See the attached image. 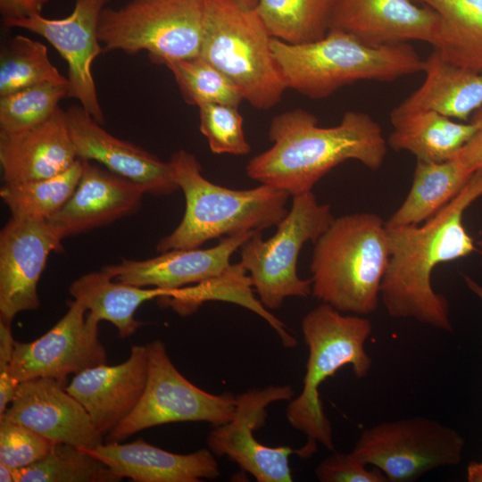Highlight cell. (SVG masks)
Wrapping results in <instances>:
<instances>
[{"instance_id":"cell-1","label":"cell","mask_w":482,"mask_h":482,"mask_svg":"<svg viewBox=\"0 0 482 482\" xmlns=\"http://www.w3.org/2000/svg\"><path fill=\"white\" fill-rule=\"evenodd\" d=\"M482 195V167L458 193L421 225L387 227L389 261L380 298L395 319H413L431 328L453 332L449 303L431 284L435 268L472 253L476 243L466 230L463 215Z\"/></svg>"},{"instance_id":"cell-2","label":"cell","mask_w":482,"mask_h":482,"mask_svg":"<svg viewBox=\"0 0 482 482\" xmlns=\"http://www.w3.org/2000/svg\"><path fill=\"white\" fill-rule=\"evenodd\" d=\"M272 145L248 162L247 176L295 195L312 191L328 172L347 160L378 170L387 153L379 124L368 113L345 112L333 127H320L303 109L278 114L270 121Z\"/></svg>"},{"instance_id":"cell-3","label":"cell","mask_w":482,"mask_h":482,"mask_svg":"<svg viewBox=\"0 0 482 482\" xmlns=\"http://www.w3.org/2000/svg\"><path fill=\"white\" fill-rule=\"evenodd\" d=\"M388 261L387 228L379 215L334 218L314 243L312 295L342 312L370 314L378 306Z\"/></svg>"},{"instance_id":"cell-4","label":"cell","mask_w":482,"mask_h":482,"mask_svg":"<svg viewBox=\"0 0 482 482\" xmlns=\"http://www.w3.org/2000/svg\"><path fill=\"white\" fill-rule=\"evenodd\" d=\"M173 179L186 200L178 227L162 237L156 251L199 248L205 242L277 226L286 216L290 195L270 185L245 190L216 185L202 174L197 159L186 150L169 160Z\"/></svg>"},{"instance_id":"cell-5","label":"cell","mask_w":482,"mask_h":482,"mask_svg":"<svg viewBox=\"0 0 482 482\" xmlns=\"http://www.w3.org/2000/svg\"><path fill=\"white\" fill-rule=\"evenodd\" d=\"M301 328L308 347L306 371L302 391L290 400L286 416L295 429L306 436V443L295 453L308 459L317 452L318 445L335 451L333 428L323 409L320 387L346 365L357 378L368 376L372 359L365 345L373 327L363 316L345 313L322 303L303 316Z\"/></svg>"},{"instance_id":"cell-6","label":"cell","mask_w":482,"mask_h":482,"mask_svg":"<svg viewBox=\"0 0 482 482\" xmlns=\"http://www.w3.org/2000/svg\"><path fill=\"white\" fill-rule=\"evenodd\" d=\"M270 46L287 88L312 99L359 80L391 82L423 71L425 64L408 43L369 46L336 29L298 45L272 37Z\"/></svg>"},{"instance_id":"cell-7","label":"cell","mask_w":482,"mask_h":482,"mask_svg":"<svg viewBox=\"0 0 482 482\" xmlns=\"http://www.w3.org/2000/svg\"><path fill=\"white\" fill-rule=\"evenodd\" d=\"M271 38L254 8L239 0H204L199 55L262 111L277 105L287 88L272 54Z\"/></svg>"},{"instance_id":"cell-8","label":"cell","mask_w":482,"mask_h":482,"mask_svg":"<svg viewBox=\"0 0 482 482\" xmlns=\"http://www.w3.org/2000/svg\"><path fill=\"white\" fill-rule=\"evenodd\" d=\"M292 197L290 210L270 238L264 240L256 231L240 247L239 263L267 310L281 308L289 296L312 295L311 279L297 274L299 253L307 241L315 243L334 220L330 204H319L312 191Z\"/></svg>"},{"instance_id":"cell-9","label":"cell","mask_w":482,"mask_h":482,"mask_svg":"<svg viewBox=\"0 0 482 482\" xmlns=\"http://www.w3.org/2000/svg\"><path fill=\"white\" fill-rule=\"evenodd\" d=\"M204 0H132L119 8H104L98 37L104 52L129 54L146 51L152 62L198 56Z\"/></svg>"},{"instance_id":"cell-10","label":"cell","mask_w":482,"mask_h":482,"mask_svg":"<svg viewBox=\"0 0 482 482\" xmlns=\"http://www.w3.org/2000/svg\"><path fill=\"white\" fill-rule=\"evenodd\" d=\"M465 444L456 429L413 416L364 429L351 453L364 465L378 469L387 482H413L433 470L458 465Z\"/></svg>"},{"instance_id":"cell-11","label":"cell","mask_w":482,"mask_h":482,"mask_svg":"<svg viewBox=\"0 0 482 482\" xmlns=\"http://www.w3.org/2000/svg\"><path fill=\"white\" fill-rule=\"evenodd\" d=\"M147 347V380L134 411L107 435L108 442H120L155 426L204 421L218 426L231 420L236 397L213 395L187 380L174 366L165 345L155 340Z\"/></svg>"},{"instance_id":"cell-12","label":"cell","mask_w":482,"mask_h":482,"mask_svg":"<svg viewBox=\"0 0 482 482\" xmlns=\"http://www.w3.org/2000/svg\"><path fill=\"white\" fill-rule=\"evenodd\" d=\"M46 333L31 342L14 343L10 374L19 382L50 378L67 386V378L107 362L99 339V320L77 300Z\"/></svg>"},{"instance_id":"cell-13","label":"cell","mask_w":482,"mask_h":482,"mask_svg":"<svg viewBox=\"0 0 482 482\" xmlns=\"http://www.w3.org/2000/svg\"><path fill=\"white\" fill-rule=\"evenodd\" d=\"M294 395L289 385L253 388L237 395L231 420L214 426L208 434V449L216 456L229 458L258 482L293 481L289 457L295 450L264 445L253 432L265 424L270 404L290 401Z\"/></svg>"},{"instance_id":"cell-14","label":"cell","mask_w":482,"mask_h":482,"mask_svg":"<svg viewBox=\"0 0 482 482\" xmlns=\"http://www.w3.org/2000/svg\"><path fill=\"white\" fill-rule=\"evenodd\" d=\"M110 0H76L71 13L62 19L35 14L21 19H3L4 26L20 28L45 37L68 66L67 96L80 105L100 124L104 115L100 106L92 73L94 60L104 52L98 37V23Z\"/></svg>"},{"instance_id":"cell-15","label":"cell","mask_w":482,"mask_h":482,"mask_svg":"<svg viewBox=\"0 0 482 482\" xmlns=\"http://www.w3.org/2000/svg\"><path fill=\"white\" fill-rule=\"evenodd\" d=\"M62 239L48 221L11 217L0 232V320L12 323L23 311L40 306L37 283Z\"/></svg>"},{"instance_id":"cell-16","label":"cell","mask_w":482,"mask_h":482,"mask_svg":"<svg viewBox=\"0 0 482 482\" xmlns=\"http://www.w3.org/2000/svg\"><path fill=\"white\" fill-rule=\"evenodd\" d=\"M65 386L50 378L22 381L0 419L22 424L54 444L93 449L104 443V436Z\"/></svg>"},{"instance_id":"cell-17","label":"cell","mask_w":482,"mask_h":482,"mask_svg":"<svg viewBox=\"0 0 482 482\" xmlns=\"http://www.w3.org/2000/svg\"><path fill=\"white\" fill-rule=\"evenodd\" d=\"M79 159L95 161L141 186L145 193L165 195L178 191L170 162L107 132L81 105L65 111Z\"/></svg>"},{"instance_id":"cell-18","label":"cell","mask_w":482,"mask_h":482,"mask_svg":"<svg viewBox=\"0 0 482 482\" xmlns=\"http://www.w3.org/2000/svg\"><path fill=\"white\" fill-rule=\"evenodd\" d=\"M439 19L411 0H337L330 29L347 33L369 46L423 41L434 44Z\"/></svg>"},{"instance_id":"cell-19","label":"cell","mask_w":482,"mask_h":482,"mask_svg":"<svg viewBox=\"0 0 482 482\" xmlns=\"http://www.w3.org/2000/svg\"><path fill=\"white\" fill-rule=\"evenodd\" d=\"M146 380V345H133L125 362L88 368L65 389L86 409L97 431L107 436L137 407Z\"/></svg>"},{"instance_id":"cell-20","label":"cell","mask_w":482,"mask_h":482,"mask_svg":"<svg viewBox=\"0 0 482 482\" xmlns=\"http://www.w3.org/2000/svg\"><path fill=\"white\" fill-rule=\"evenodd\" d=\"M144 194V188L134 181L82 160L73 194L47 221L63 240L134 213L140 208Z\"/></svg>"},{"instance_id":"cell-21","label":"cell","mask_w":482,"mask_h":482,"mask_svg":"<svg viewBox=\"0 0 482 482\" xmlns=\"http://www.w3.org/2000/svg\"><path fill=\"white\" fill-rule=\"evenodd\" d=\"M255 232L221 237L206 249H174L147 260L122 259L103 269L122 283L174 290L224 275L232 266L231 255Z\"/></svg>"},{"instance_id":"cell-22","label":"cell","mask_w":482,"mask_h":482,"mask_svg":"<svg viewBox=\"0 0 482 482\" xmlns=\"http://www.w3.org/2000/svg\"><path fill=\"white\" fill-rule=\"evenodd\" d=\"M77 160L65 111L60 106L49 119L35 127L20 132H0L4 183L50 178Z\"/></svg>"},{"instance_id":"cell-23","label":"cell","mask_w":482,"mask_h":482,"mask_svg":"<svg viewBox=\"0 0 482 482\" xmlns=\"http://www.w3.org/2000/svg\"><path fill=\"white\" fill-rule=\"evenodd\" d=\"M121 478L136 482H198L220 476L218 462L209 449L179 454L154 446L142 438L129 444L108 442L83 449Z\"/></svg>"},{"instance_id":"cell-24","label":"cell","mask_w":482,"mask_h":482,"mask_svg":"<svg viewBox=\"0 0 482 482\" xmlns=\"http://www.w3.org/2000/svg\"><path fill=\"white\" fill-rule=\"evenodd\" d=\"M423 72L421 86L391 112V123L421 111L466 121L482 107V71L453 64L433 51Z\"/></svg>"},{"instance_id":"cell-25","label":"cell","mask_w":482,"mask_h":482,"mask_svg":"<svg viewBox=\"0 0 482 482\" xmlns=\"http://www.w3.org/2000/svg\"><path fill=\"white\" fill-rule=\"evenodd\" d=\"M171 291L122 283L104 269L79 277L69 287L74 300L81 303L99 321L113 324L122 338L132 336L143 324L135 319V312L143 303L169 297Z\"/></svg>"},{"instance_id":"cell-26","label":"cell","mask_w":482,"mask_h":482,"mask_svg":"<svg viewBox=\"0 0 482 482\" xmlns=\"http://www.w3.org/2000/svg\"><path fill=\"white\" fill-rule=\"evenodd\" d=\"M387 143L395 151H408L418 161L452 160L473 137V123H461L435 111L413 112L391 123Z\"/></svg>"},{"instance_id":"cell-27","label":"cell","mask_w":482,"mask_h":482,"mask_svg":"<svg viewBox=\"0 0 482 482\" xmlns=\"http://www.w3.org/2000/svg\"><path fill=\"white\" fill-rule=\"evenodd\" d=\"M473 173L454 159L442 162L417 160L409 193L386 225L423 223L450 203Z\"/></svg>"},{"instance_id":"cell-28","label":"cell","mask_w":482,"mask_h":482,"mask_svg":"<svg viewBox=\"0 0 482 482\" xmlns=\"http://www.w3.org/2000/svg\"><path fill=\"white\" fill-rule=\"evenodd\" d=\"M438 16L432 46L443 59L482 71V0H419Z\"/></svg>"},{"instance_id":"cell-29","label":"cell","mask_w":482,"mask_h":482,"mask_svg":"<svg viewBox=\"0 0 482 482\" xmlns=\"http://www.w3.org/2000/svg\"><path fill=\"white\" fill-rule=\"evenodd\" d=\"M337 0H258L255 11L271 37L298 45L323 38Z\"/></svg>"},{"instance_id":"cell-30","label":"cell","mask_w":482,"mask_h":482,"mask_svg":"<svg viewBox=\"0 0 482 482\" xmlns=\"http://www.w3.org/2000/svg\"><path fill=\"white\" fill-rule=\"evenodd\" d=\"M82 171L79 159L64 171L46 179L21 183H4L0 196L11 217L47 221L73 194Z\"/></svg>"},{"instance_id":"cell-31","label":"cell","mask_w":482,"mask_h":482,"mask_svg":"<svg viewBox=\"0 0 482 482\" xmlns=\"http://www.w3.org/2000/svg\"><path fill=\"white\" fill-rule=\"evenodd\" d=\"M101 461L82 448L54 444L41 460L14 469V482H113L120 481Z\"/></svg>"},{"instance_id":"cell-32","label":"cell","mask_w":482,"mask_h":482,"mask_svg":"<svg viewBox=\"0 0 482 482\" xmlns=\"http://www.w3.org/2000/svg\"><path fill=\"white\" fill-rule=\"evenodd\" d=\"M46 82H68L51 62L47 47L25 36L12 37L0 54V96Z\"/></svg>"},{"instance_id":"cell-33","label":"cell","mask_w":482,"mask_h":482,"mask_svg":"<svg viewBox=\"0 0 482 482\" xmlns=\"http://www.w3.org/2000/svg\"><path fill=\"white\" fill-rule=\"evenodd\" d=\"M185 102L200 106L218 104L238 107L244 99L239 87L200 55L165 61Z\"/></svg>"},{"instance_id":"cell-34","label":"cell","mask_w":482,"mask_h":482,"mask_svg":"<svg viewBox=\"0 0 482 482\" xmlns=\"http://www.w3.org/2000/svg\"><path fill=\"white\" fill-rule=\"evenodd\" d=\"M67 92L68 82H46L0 96V132H20L46 121Z\"/></svg>"},{"instance_id":"cell-35","label":"cell","mask_w":482,"mask_h":482,"mask_svg":"<svg viewBox=\"0 0 482 482\" xmlns=\"http://www.w3.org/2000/svg\"><path fill=\"white\" fill-rule=\"evenodd\" d=\"M200 131L207 138L210 150L216 154L245 155L251 151L238 107L204 104L198 106Z\"/></svg>"},{"instance_id":"cell-36","label":"cell","mask_w":482,"mask_h":482,"mask_svg":"<svg viewBox=\"0 0 482 482\" xmlns=\"http://www.w3.org/2000/svg\"><path fill=\"white\" fill-rule=\"evenodd\" d=\"M54 445L22 424L0 419V462L12 469L27 467L41 460Z\"/></svg>"},{"instance_id":"cell-37","label":"cell","mask_w":482,"mask_h":482,"mask_svg":"<svg viewBox=\"0 0 482 482\" xmlns=\"http://www.w3.org/2000/svg\"><path fill=\"white\" fill-rule=\"evenodd\" d=\"M320 482H387L377 468L370 470L351 453H334L322 460L315 469Z\"/></svg>"},{"instance_id":"cell-38","label":"cell","mask_w":482,"mask_h":482,"mask_svg":"<svg viewBox=\"0 0 482 482\" xmlns=\"http://www.w3.org/2000/svg\"><path fill=\"white\" fill-rule=\"evenodd\" d=\"M11 324L0 320V414L4 412L12 401L21 383L10 374L15 343Z\"/></svg>"},{"instance_id":"cell-39","label":"cell","mask_w":482,"mask_h":482,"mask_svg":"<svg viewBox=\"0 0 482 482\" xmlns=\"http://www.w3.org/2000/svg\"><path fill=\"white\" fill-rule=\"evenodd\" d=\"M470 118V122L476 127V132L453 159L459 162L468 170L474 172L482 167V107L477 110Z\"/></svg>"},{"instance_id":"cell-40","label":"cell","mask_w":482,"mask_h":482,"mask_svg":"<svg viewBox=\"0 0 482 482\" xmlns=\"http://www.w3.org/2000/svg\"><path fill=\"white\" fill-rule=\"evenodd\" d=\"M49 0H0L3 19H21L41 14Z\"/></svg>"},{"instance_id":"cell-41","label":"cell","mask_w":482,"mask_h":482,"mask_svg":"<svg viewBox=\"0 0 482 482\" xmlns=\"http://www.w3.org/2000/svg\"><path fill=\"white\" fill-rule=\"evenodd\" d=\"M467 480L469 482H482V461L469 463L467 467Z\"/></svg>"},{"instance_id":"cell-42","label":"cell","mask_w":482,"mask_h":482,"mask_svg":"<svg viewBox=\"0 0 482 482\" xmlns=\"http://www.w3.org/2000/svg\"><path fill=\"white\" fill-rule=\"evenodd\" d=\"M462 277L467 287L482 301V286L470 276Z\"/></svg>"},{"instance_id":"cell-43","label":"cell","mask_w":482,"mask_h":482,"mask_svg":"<svg viewBox=\"0 0 482 482\" xmlns=\"http://www.w3.org/2000/svg\"><path fill=\"white\" fill-rule=\"evenodd\" d=\"M0 481L14 482V469L0 462Z\"/></svg>"},{"instance_id":"cell-44","label":"cell","mask_w":482,"mask_h":482,"mask_svg":"<svg viewBox=\"0 0 482 482\" xmlns=\"http://www.w3.org/2000/svg\"><path fill=\"white\" fill-rule=\"evenodd\" d=\"M243 4L249 8H255L258 0H239Z\"/></svg>"},{"instance_id":"cell-45","label":"cell","mask_w":482,"mask_h":482,"mask_svg":"<svg viewBox=\"0 0 482 482\" xmlns=\"http://www.w3.org/2000/svg\"><path fill=\"white\" fill-rule=\"evenodd\" d=\"M476 245H477V246L478 247L479 251H480L481 253H482V238L479 239V240H478V241L476 242Z\"/></svg>"}]
</instances>
